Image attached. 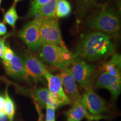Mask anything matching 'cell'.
Instances as JSON below:
<instances>
[{
  "instance_id": "obj_1",
  "label": "cell",
  "mask_w": 121,
  "mask_h": 121,
  "mask_svg": "<svg viewBox=\"0 0 121 121\" xmlns=\"http://www.w3.org/2000/svg\"><path fill=\"white\" fill-rule=\"evenodd\" d=\"M115 51V44L109 35L100 31L84 35L76 48L75 60L94 62L109 56Z\"/></svg>"
},
{
  "instance_id": "obj_2",
  "label": "cell",
  "mask_w": 121,
  "mask_h": 121,
  "mask_svg": "<svg viewBox=\"0 0 121 121\" xmlns=\"http://www.w3.org/2000/svg\"><path fill=\"white\" fill-rule=\"evenodd\" d=\"M85 26L105 33L110 37H117L121 30L120 17L114 9L104 6L87 18Z\"/></svg>"
},
{
  "instance_id": "obj_3",
  "label": "cell",
  "mask_w": 121,
  "mask_h": 121,
  "mask_svg": "<svg viewBox=\"0 0 121 121\" xmlns=\"http://www.w3.org/2000/svg\"><path fill=\"white\" fill-rule=\"evenodd\" d=\"M40 56L45 63L62 71L69 69L75 60L67 48L52 44H42Z\"/></svg>"
},
{
  "instance_id": "obj_4",
  "label": "cell",
  "mask_w": 121,
  "mask_h": 121,
  "mask_svg": "<svg viewBox=\"0 0 121 121\" xmlns=\"http://www.w3.org/2000/svg\"><path fill=\"white\" fill-rule=\"evenodd\" d=\"M70 69L75 81L85 89L92 88L99 73L96 65L83 60H74Z\"/></svg>"
},
{
  "instance_id": "obj_5",
  "label": "cell",
  "mask_w": 121,
  "mask_h": 121,
  "mask_svg": "<svg viewBox=\"0 0 121 121\" xmlns=\"http://www.w3.org/2000/svg\"><path fill=\"white\" fill-rule=\"evenodd\" d=\"M42 19L36 17L27 22L19 31L17 35L33 52H40L42 43L40 35Z\"/></svg>"
},
{
  "instance_id": "obj_6",
  "label": "cell",
  "mask_w": 121,
  "mask_h": 121,
  "mask_svg": "<svg viewBox=\"0 0 121 121\" xmlns=\"http://www.w3.org/2000/svg\"><path fill=\"white\" fill-rule=\"evenodd\" d=\"M40 35L42 44H52L67 48L62 38L56 17L42 19Z\"/></svg>"
},
{
  "instance_id": "obj_7",
  "label": "cell",
  "mask_w": 121,
  "mask_h": 121,
  "mask_svg": "<svg viewBox=\"0 0 121 121\" xmlns=\"http://www.w3.org/2000/svg\"><path fill=\"white\" fill-rule=\"evenodd\" d=\"M85 90L81 100L89 113L94 115H102L108 111L104 100L98 96L92 88H87Z\"/></svg>"
},
{
  "instance_id": "obj_8",
  "label": "cell",
  "mask_w": 121,
  "mask_h": 121,
  "mask_svg": "<svg viewBox=\"0 0 121 121\" xmlns=\"http://www.w3.org/2000/svg\"><path fill=\"white\" fill-rule=\"evenodd\" d=\"M44 77L48 82V90L54 99L58 101L60 106L72 103L63 91L60 76L52 75L47 70L45 72Z\"/></svg>"
},
{
  "instance_id": "obj_9",
  "label": "cell",
  "mask_w": 121,
  "mask_h": 121,
  "mask_svg": "<svg viewBox=\"0 0 121 121\" xmlns=\"http://www.w3.org/2000/svg\"><path fill=\"white\" fill-rule=\"evenodd\" d=\"M73 105L66 112L68 121H81L86 118L88 121H98L102 119H107V116L103 115H94L87 112V110L83 104L81 98L73 103Z\"/></svg>"
},
{
  "instance_id": "obj_10",
  "label": "cell",
  "mask_w": 121,
  "mask_h": 121,
  "mask_svg": "<svg viewBox=\"0 0 121 121\" xmlns=\"http://www.w3.org/2000/svg\"><path fill=\"white\" fill-rule=\"evenodd\" d=\"M22 60L28 76L38 81L44 78V75L47 69L38 58L32 54L27 53L24 54Z\"/></svg>"
},
{
  "instance_id": "obj_11",
  "label": "cell",
  "mask_w": 121,
  "mask_h": 121,
  "mask_svg": "<svg viewBox=\"0 0 121 121\" xmlns=\"http://www.w3.org/2000/svg\"><path fill=\"white\" fill-rule=\"evenodd\" d=\"M61 79L63 91L72 103L81 98L75 78L70 69L63 70L58 75Z\"/></svg>"
},
{
  "instance_id": "obj_12",
  "label": "cell",
  "mask_w": 121,
  "mask_h": 121,
  "mask_svg": "<svg viewBox=\"0 0 121 121\" xmlns=\"http://www.w3.org/2000/svg\"><path fill=\"white\" fill-rule=\"evenodd\" d=\"M6 72L10 76L26 80L28 75L22 59L15 53L13 59L9 62L2 61Z\"/></svg>"
},
{
  "instance_id": "obj_13",
  "label": "cell",
  "mask_w": 121,
  "mask_h": 121,
  "mask_svg": "<svg viewBox=\"0 0 121 121\" xmlns=\"http://www.w3.org/2000/svg\"><path fill=\"white\" fill-rule=\"evenodd\" d=\"M34 98L39 105L44 108H45L47 105L55 108L60 106L58 101L53 98L48 89L45 87L38 89L35 91Z\"/></svg>"
},
{
  "instance_id": "obj_14",
  "label": "cell",
  "mask_w": 121,
  "mask_h": 121,
  "mask_svg": "<svg viewBox=\"0 0 121 121\" xmlns=\"http://www.w3.org/2000/svg\"><path fill=\"white\" fill-rule=\"evenodd\" d=\"M121 55L115 53L110 60L103 65L101 67V71L107 72L112 75H121Z\"/></svg>"
},
{
  "instance_id": "obj_15",
  "label": "cell",
  "mask_w": 121,
  "mask_h": 121,
  "mask_svg": "<svg viewBox=\"0 0 121 121\" xmlns=\"http://www.w3.org/2000/svg\"><path fill=\"white\" fill-rule=\"evenodd\" d=\"M121 80V75H112L107 72H103L98 78L95 82L94 87L95 89L104 88L107 89L111 85Z\"/></svg>"
},
{
  "instance_id": "obj_16",
  "label": "cell",
  "mask_w": 121,
  "mask_h": 121,
  "mask_svg": "<svg viewBox=\"0 0 121 121\" xmlns=\"http://www.w3.org/2000/svg\"><path fill=\"white\" fill-rule=\"evenodd\" d=\"M59 0H50L49 2L44 4L39 9L35 17L40 19L55 18L56 10Z\"/></svg>"
},
{
  "instance_id": "obj_17",
  "label": "cell",
  "mask_w": 121,
  "mask_h": 121,
  "mask_svg": "<svg viewBox=\"0 0 121 121\" xmlns=\"http://www.w3.org/2000/svg\"><path fill=\"white\" fill-rule=\"evenodd\" d=\"M97 0H76V13L78 18L84 17L94 6Z\"/></svg>"
},
{
  "instance_id": "obj_18",
  "label": "cell",
  "mask_w": 121,
  "mask_h": 121,
  "mask_svg": "<svg viewBox=\"0 0 121 121\" xmlns=\"http://www.w3.org/2000/svg\"><path fill=\"white\" fill-rule=\"evenodd\" d=\"M19 19V16H18L16 11V4H13V5H12L10 8L4 13L3 22L4 24H8L12 28L15 29L16 22Z\"/></svg>"
},
{
  "instance_id": "obj_19",
  "label": "cell",
  "mask_w": 121,
  "mask_h": 121,
  "mask_svg": "<svg viewBox=\"0 0 121 121\" xmlns=\"http://www.w3.org/2000/svg\"><path fill=\"white\" fill-rule=\"evenodd\" d=\"M71 6L67 0H59L57 3L56 15L58 17L64 18L67 17L71 12Z\"/></svg>"
},
{
  "instance_id": "obj_20",
  "label": "cell",
  "mask_w": 121,
  "mask_h": 121,
  "mask_svg": "<svg viewBox=\"0 0 121 121\" xmlns=\"http://www.w3.org/2000/svg\"><path fill=\"white\" fill-rule=\"evenodd\" d=\"M4 98L5 112L6 113L9 121H13L15 113V105L13 99L9 95L7 89L5 91Z\"/></svg>"
},
{
  "instance_id": "obj_21",
  "label": "cell",
  "mask_w": 121,
  "mask_h": 121,
  "mask_svg": "<svg viewBox=\"0 0 121 121\" xmlns=\"http://www.w3.org/2000/svg\"><path fill=\"white\" fill-rule=\"evenodd\" d=\"M49 1L50 0H33L31 2L29 10L25 16V18L28 19L35 16L39 9Z\"/></svg>"
},
{
  "instance_id": "obj_22",
  "label": "cell",
  "mask_w": 121,
  "mask_h": 121,
  "mask_svg": "<svg viewBox=\"0 0 121 121\" xmlns=\"http://www.w3.org/2000/svg\"><path fill=\"white\" fill-rule=\"evenodd\" d=\"M107 89H108L109 91L111 94L113 99H116L120 94L121 91V80L118 81L113 84L111 85Z\"/></svg>"
},
{
  "instance_id": "obj_23",
  "label": "cell",
  "mask_w": 121,
  "mask_h": 121,
  "mask_svg": "<svg viewBox=\"0 0 121 121\" xmlns=\"http://www.w3.org/2000/svg\"><path fill=\"white\" fill-rule=\"evenodd\" d=\"M15 53L10 48L9 45H5L4 56L2 57V61L9 62L11 60L14 56Z\"/></svg>"
},
{
  "instance_id": "obj_24",
  "label": "cell",
  "mask_w": 121,
  "mask_h": 121,
  "mask_svg": "<svg viewBox=\"0 0 121 121\" xmlns=\"http://www.w3.org/2000/svg\"><path fill=\"white\" fill-rule=\"evenodd\" d=\"M45 121H55V109L54 107L47 105Z\"/></svg>"
},
{
  "instance_id": "obj_25",
  "label": "cell",
  "mask_w": 121,
  "mask_h": 121,
  "mask_svg": "<svg viewBox=\"0 0 121 121\" xmlns=\"http://www.w3.org/2000/svg\"><path fill=\"white\" fill-rule=\"evenodd\" d=\"M10 34H6L2 36V37H0V58H2L4 54V48H5V40L9 37H10Z\"/></svg>"
},
{
  "instance_id": "obj_26",
  "label": "cell",
  "mask_w": 121,
  "mask_h": 121,
  "mask_svg": "<svg viewBox=\"0 0 121 121\" xmlns=\"http://www.w3.org/2000/svg\"><path fill=\"white\" fill-rule=\"evenodd\" d=\"M7 27L4 22H0V37L7 34Z\"/></svg>"
},
{
  "instance_id": "obj_27",
  "label": "cell",
  "mask_w": 121,
  "mask_h": 121,
  "mask_svg": "<svg viewBox=\"0 0 121 121\" xmlns=\"http://www.w3.org/2000/svg\"><path fill=\"white\" fill-rule=\"evenodd\" d=\"M8 117H7L5 110L0 111V121H7Z\"/></svg>"
},
{
  "instance_id": "obj_28",
  "label": "cell",
  "mask_w": 121,
  "mask_h": 121,
  "mask_svg": "<svg viewBox=\"0 0 121 121\" xmlns=\"http://www.w3.org/2000/svg\"><path fill=\"white\" fill-rule=\"evenodd\" d=\"M4 110V98L0 95V111Z\"/></svg>"
},
{
  "instance_id": "obj_29",
  "label": "cell",
  "mask_w": 121,
  "mask_h": 121,
  "mask_svg": "<svg viewBox=\"0 0 121 121\" xmlns=\"http://www.w3.org/2000/svg\"><path fill=\"white\" fill-rule=\"evenodd\" d=\"M20 1H22V0H14V2H13V4H16V3Z\"/></svg>"
},
{
  "instance_id": "obj_30",
  "label": "cell",
  "mask_w": 121,
  "mask_h": 121,
  "mask_svg": "<svg viewBox=\"0 0 121 121\" xmlns=\"http://www.w3.org/2000/svg\"><path fill=\"white\" fill-rule=\"evenodd\" d=\"M1 4H2V0H0V8H1Z\"/></svg>"
},
{
  "instance_id": "obj_31",
  "label": "cell",
  "mask_w": 121,
  "mask_h": 121,
  "mask_svg": "<svg viewBox=\"0 0 121 121\" xmlns=\"http://www.w3.org/2000/svg\"><path fill=\"white\" fill-rule=\"evenodd\" d=\"M39 121H40V120H39Z\"/></svg>"
}]
</instances>
